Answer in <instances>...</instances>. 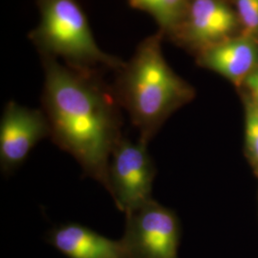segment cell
<instances>
[{
	"mask_svg": "<svg viewBox=\"0 0 258 258\" xmlns=\"http://www.w3.org/2000/svg\"><path fill=\"white\" fill-rule=\"evenodd\" d=\"M41 103L50 139L70 154L90 177L107 189L111 154L122 134L121 106L101 71H84L42 56Z\"/></svg>",
	"mask_w": 258,
	"mask_h": 258,
	"instance_id": "cell-1",
	"label": "cell"
},
{
	"mask_svg": "<svg viewBox=\"0 0 258 258\" xmlns=\"http://www.w3.org/2000/svg\"><path fill=\"white\" fill-rule=\"evenodd\" d=\"M159 31L137 47L133 56L117 71L112 85L121 108L127 112L139 140L149 143L166 118L189 102L194 88L166 62Z\"/></svg>",
	"mask_w": 258,
	"mask_h": 258,
	"instance_id": "cell-2",
	"label": "cell"
},
{
	"mask_svg": "<svg viewBox=\"0 0 258 258\" xmlns=\"http://www.w3.org/2000/svg\"><path fill=\"white\" fill-rule=\"evenodd\" d=\"M37 5L39 23L29 37L42 56L61 58L65 65L84 71H118L124 64L97 44L77 0H37Z\"/></svg>",
	"mask_w": 258,
	"mask_h": 258,
	"instance_id": "cell-3",
	"label": "cell"
},
{
	"mask_svg": "<svg viewBox=\"0 0 258 258\" xmlns=\"http://www.w3.org/2000/svg\"><path fill=\"white\" fill-rule=\"evenodd\" d=\"M148 143L123 136L111 154L107 168V191L117 208L127 213L152 200L156 168Z\"/></svg>",
	"mask_w": 258,
	"mask_h": 258,
	"instance_id": "cell-4",
	"label": "cell"
},
{
	"mask_svg": "<svg viewBox=\"0 0 258 258\" xmlns=\"http://www.w3.org/2000/svg\"><path fill=\"white\" fill-rule=\"evenodd\" d=\"M179 238L175 214L153 199L125 213L120 240L128 258H177Z\"/></svg>",
	"mask_w": 258,
	"mask_h": 258,
	"instance_id": "cell-5",
	"label": "cell"
},
{
	"mask_svg": "<svg viewBox=\"0 0 258 258\" xmlns=\"http://www.w3.org/2000/svg\"><path fill=\"white\" fill-rule=\"evenodd\" d=\"M239 34V19L230 0H188L183 19L169 37L198 55Z\"/></svg>",
	"mask_w": 258,
	"mask_h": 258,
	"instance_id": "cell-6",
	"label": "cell"
},
{
	"mask_svg": "<svg viewBox=\"0 0 258 258\" xmlns=\"http://www.w3.org/2000/svg\"><path fill=\"white\" fill-rule=\"evenodd\" d=\"M50 137L46 116L42 110L8 102L0 121V168L10 175L24 164L32 149Z\"/></svg>",
	"mask_w": 258,
	"mask_h": 258,
	"instance_id": "cell-7",
	"label": "cell"
},
{
	"mask_svg": "<svg viewBox=\"0 0 258 258\" xmlns=\"http://www.w3.org/2000/svg\"><path fill=\"white\" fill-rule=\"evenodd\" d=\"M196 60L201 67L241 85L258 69V41L241 33L199 53Z\"/></svg>",
	"mask_w": 258,
	"mask_h": 258,
	"instance_id": "cell-8",
	"label": "cell"
},
{
	"mask_svg": "<svg viewBox=\"0 0 258 258\" xmlns=\"http://www.w3.org/2000/svg\"><path fill=\"white\" fill-rule=\"evenodd\" d=\"M48 243L67 258H128L121 240H112L77 223L55 226Z\"/></svg>",
	"mask_w": 258,
	"mask_h": 258,
	"instance_id": "cell-9",
	"label": "cell"
},
{
	"mask_svg": "<svg viewBox=\"0 0 258 258\" xmlns=\"http://www.w3.org/2000/svg\"><path fill=\"white\" fill-rule=\"evenodd\" d=\"M133 9L148 13L155 19L160 31L170 36L184 17L188 0H128Z\"/></svg>",
	"mask_w": 258,
	"mask_h": 258,
	"instance_id": "cell-10",
	"label": "cell"
},
{
	"mask_svg": "<svg viewBox=\"0 0 258 258\" xmlns=\"http://www.w3.org/2000/svg\"><path fill=\"white\" fill-rule=\"evenodd\" d=\"M241 33L258 41V0H233Z\"/></svg>",
	"mask_w": 258,
	"mask_h": 258,
	"instance_id": "cell-11",
	"label": "cell"
},
{
	"mask_svg": "<svg viewBox=\"0 0 258 258\" xmlns=\"http://www.w3.org/2000/svg\"><path fill=\"white\" fill-rule=\"evenodd\" d=\"M246 137L251 154L258 161V106L253 102L247 107Z\"/></svg>",
	"mask_w": 258,
	"mask_h": 258,
	"instance_id": "cell-12",
	"label": "cell"
},
{
	"mask_svg": "<svg viewBox=\"0 0 258 258\" xmlns=\"http://www.w3.org/2000/svg\"><path fill=\"white\" fill-rule=\"evenodd\" d=\"M244 85L248 89L252 102L258 106V69L246 79Z\"/></svg>",
	"mask_w": 258,
	"mask_h": 258,
	"instance_id": "cell-13",
	"label": "cell"
}]
</instances>
